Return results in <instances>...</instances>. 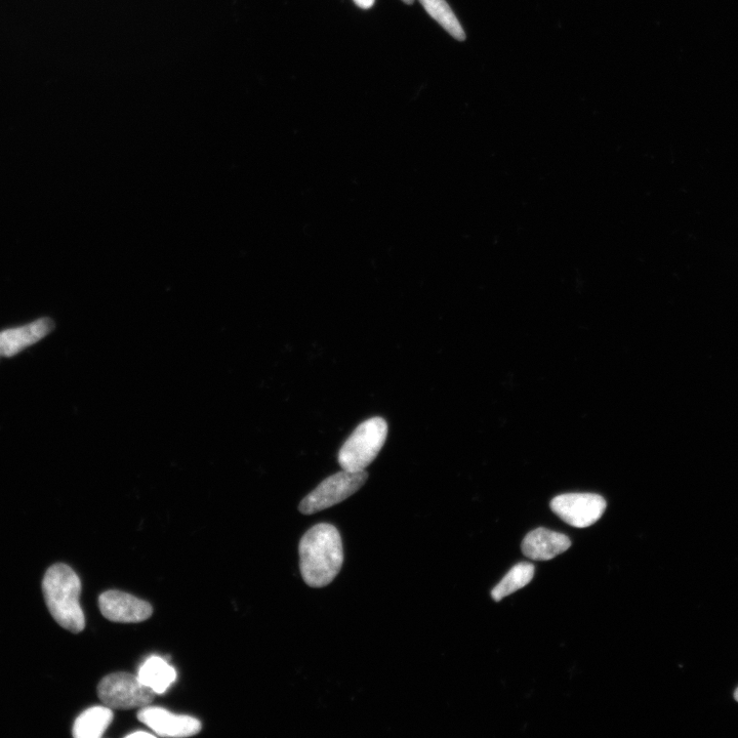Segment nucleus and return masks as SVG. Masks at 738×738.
Instances as JSON below:
<instances>
[{"instance_id": "1", "label": "nucleus", "mask_w": 738, "mask_h": 738, "mask_svg": "<svg viewBox=\"0 0 738 738\" xmlns=\"http://www.w3.org/2000/svg\"><path fill=\"white\" fill-rule=\"evenodd\" d=\"M300 568L312 588L330 585L338 576L344 551L339 530L332 524H317L305 533L299 547Z\"/></svg>"}, {"instance_id": "2", "label": "nucleus", "mask_w": 738, "mask_h": 738, "mask_svg": "<svg viewBox=\"0 0 738 738\" xmlns=\"http://www.w3.org/2000/svg\"><path fill=\"white\" fill-rule=\"evenodd\" d=\"M43 592L54 620L64 629L78 634L85 630L86 619L79 598L81 582L66 564L51 566L44 578Z\"/></svg>"}, {"instance_id": "3", "label": "nucleus", "mask_w": 738, "mask_h": 738, "mask_svg": "<svg viewBox=\"0 0 738 738\" xmlns=\"http://www.w3.org/2000/svg\"><path fill=\"white\" fill-rule=\"evenodd\" d=\"M388 435V425L382 418L360 424L342 446L338 460L343 470L364 471L380 454Z\"/></svg>"}, {"instance_id": "4", "label": "nucleus", "mask_w": 738, "mask_h": 738, "mask_svg": "<svg viewBox=\"0 0 738 738\" xmlns=\"http://www.w3.org/2000/svg\"><path fill=\"white\" fill-rule=\"evenodd\" d=\"M98 695L101 702L112 710H132L152 704L156 693L138 675L119 672L102 679Z\"/></svg>"}, {"instance_id": "5", "label": "nucleus", "mask_w": 738, "mask_h": 738, "mask_svg": "<svg viewBox=\"0 0 738 738\" xmlns=\"http://www.w3.org/2000/svg\"><path fill=\"white\" fill-rule=\"evenodd\" d=\"M367 478L365 471L346 470L328 477L301 502L299 510L304 515H312L338 505L353 496Z\"/></svg>"}, {"instance_id": "6", "label": "nucleus", "mask_w": 738, "mask_h": 738, "mask_svg": "<svg viewBox=\"0 0 738 738\" xmlns=\"http://www.w3.org/2000/svg\"><path fill=\"white\" fill-rule=\"evenodd\" d=\"M606 507L604 498L595 494H566L551 502L552 511L565 523L577 528L595 524Z\"/></svg>"}, {"instance_id": "7", "label": "nucleus", "mask_w": 738, "mask_h": 738, "mask_svg": "<svg viewBox=\"0 0 738 738\" xmlns=\"http://www.w3.org/2000/svg\"><path fill=\"white\" fill-rule=\"evenodd\" d=\"M99 607L104 618L114 623H141L150 619L153 613L150 603L115 590L107 591L100 596Z\"/></svg>"}, {"instance_id": "8", "label": "nucleus", "mask_w": 738, "mask_h": 738, "mask_svg": "<svg viewBox=\"0 0 738 738\" xmlns=\"http://www.w3.org/2000/svg\"><path fill=\"white\" fill-rule=\"evenodd\" d=\"M138 719L147 725L156 736L188 737L200 732L202 725L196 718L176 715L158 707H144L138 713Z\"/></svg>"}, {"instance_id": "9", "label": "nucleus", "mask_w": 738, "mask_h": 738, "mask_svg": "<svg viewBox=\"0 0 738 738\" xmlns=\"http://www.w3.org/2000/svg\"><path fill=\"white\" fill-rule=\"evenodd\" d=\"M55 323L50 318H40L29 324L10 328L0 333V356L13 357L50 335Z\"/></svg>"}, {"instance_id": "10", "label": "nucleus", "mask_w": 738, "mask_h": 738, "mask_svg": "<svg viewBox=\"0 0 738 738\" xmlns=\"http://www.w3.org/2000/svg\"><path fill=\"white\" fill-rule=\"evenodd\" d=\"M571 546L568 537L546 528L528 533L522 543V553L531 560L548 561L565 553Z\"/></svg>"}, {"instance_id": "11", "label": "nucleus", "mask_w": 738, "mask_h": 738, "mask_svg": "<svg viewBox=\"0 0 738 738\" xmlns=\"http://www.w3.org/2000/svg\"><path fill=\"white\" fill-rule=\"evenodd\" d=\"M138 677L156 694H163L175 683L177 672L167 660L153 655L142 664Z\"/></svg>"}, {"instance_id": "12", "label": "nucleus", "mask_w": 738, "mask_h": 738, "mask_svg": "<svg viewBox=\"0 0 738 738\" xmlns=\"http://www.w3.org/2000/svg\"><path fill=\"white\" fill-rule=\"evenodd\" d=\"M114 718L112 709L93 707L82 712L74 722L73 736L76 738H100L106 732Z\"/></svg>"}, {"instance_id": "13", "label": "nucleus", "mask_w": 738, "mask_h": 738, "mask_svg": "<svg viewBox=\"0 0 738 738\" xmlns=\"http://www.w3.org/2000/svg\"><path fill=\"white\" fill-rule=\"evenodd\" d=\"M535 565L531 563H519L515 565L501 583L491 591L492 598L499 602L503 598L526 587L535 577Z\"/></svg>"}, {"instance_id": "14", "label": "nucleus", "mask_w": 738, "mask_h": 738, "mask_svg": "<svg viewBox=\"0 0 738 738\" xmlns=\"http://www.w3.org/2000/svg\"><path fill=\"white\" fill-rule=\"evenodd\" d=\"M426 12L436 20L451 36L463 41L466 33L453 10L445 0H420Z\"/></svg>"}, {"instance_id": "15", "label": "nucleus", "mask_w": 738, "mask_h": 738, "mask_svg": "<svg viewBox=\"0 0 738 738\" xmlns=\"http://www.w3.org/2000/svg\"><path fill=\"white\" fill-rule=\"evenodd\" d=\"M375 2L376 0H354V3L357 5V7L363 10L371 9L374 6Z\"/></svg>"}, {"instance_id": "16", "label": "nucleus", "mask_w": 738, "mask_h": 738, "mask_svg": "<svg viewBox=\"0 0 738 738\" xmlns=\"http://www.w3.org/2000/svg\"><path fill=\"white\" fill-rule=\"evenodd\" d=\"M155 736H156V734H152V733H149V732H146V731H137L135 733L129 734L127 737L128 738H134V737H155Z\"/></svg>"}, {"instance_id": "17", "label": "nucleus", "mask_w": 738, "mask_h": 738, "mask_svg": "<svg viewBox=\"0 0 738 738\" xmlns=\"http://www.w3.org/2000/svg\"><path fill=\"white\" fill-rule=\"evenodd\" d=\"M402 2L405 3V4H407V5H413L414 2H415V0H402Z\"/></svg>"}, {"instance_id": "18", "label": "nucleus", "mask_w": 738, "mask_h": 738, "mask_svg": "<svg viewBox=\"0 0 738 738\" xmlns=\"http://www.w3.org/2000/svg\"><path fill=\"white\" fill-rule=\"evenodd\" d=\"M734 699L736 702H738V688L734 692Z\"/></svg>"}]
</instances>
